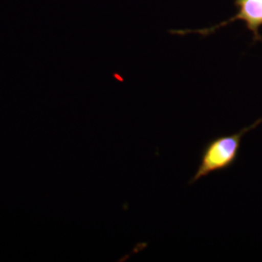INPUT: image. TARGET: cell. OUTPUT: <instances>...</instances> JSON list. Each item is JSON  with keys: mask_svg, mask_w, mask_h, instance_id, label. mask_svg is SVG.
<instances>
[{"mask_svg": "<svg viewBox=\"0 0 262 262\" xmlns=\"http://www.w3.org/2000/svg\"><path fill=\"white\" fill-rule=\"evenodd\" d=\"M234 5L237 7V14L232 18L226 19L225 21L213 26L211 28L202 29H185V30H171L172 34L186 35L188 33H196L202 36H208L213 34L220 28L230 25L236 20H242L245 23L247 28L252 31L254 41H261L260 28H262V0H234Z\"/></svg>", "mask_w": 262, "mask_h": 262, "instance_id": "2", "label": "cell"}, {"mask_svg": "<svg viewBox=\"0 0 262 262\" xmlns=\"http://www.w3.org/2000/svg\"><path fill=\"white\" fill-rule=\"evenodd\" d=\"M261 122L262 120H260L237 133L220 136L214 140L210 141L202 151L200 164L194 176L191 179L190 184L206 177L211 173L230 167L237 159L244 134L253 129Z\"/></svg>", "mask_w": 262, "mask_h": 262, "instance_id": "1", "label": "cell"}]
</instances>
